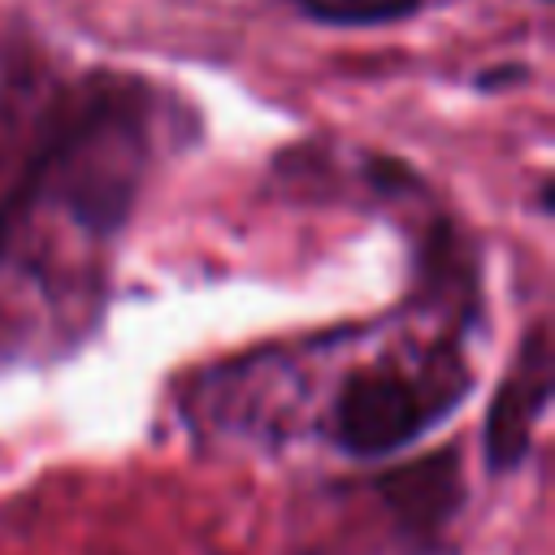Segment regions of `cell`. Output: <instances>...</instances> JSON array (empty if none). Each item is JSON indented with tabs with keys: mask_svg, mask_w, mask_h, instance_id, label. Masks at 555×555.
Segmentation results:
<instances>
[{
	"mask_svg": "<svg viewBox=\"0 0 555 555\" xmlns=\"http://www.w3.org/2000/svg\"><path fill=\"white\" fill-rule=\"evenodd\" d=\"M447 403H455L447 390H425L421 382L390 369H364L343 386L334 403V434L351 455L373 460L416 438L429 421L442 416Z\"/></svg>",
	"mask_w": 555,
	"mask_h": 555,
	"instance_id": "1",
	"label": "cell"
},
{
	"mask_svg": "<svg viewBox=\"0 0 555 555\" xmlns=\"http://www.w3.org/2000/svg\"><path fill=\"white\" fill-rule=\"evenodd\" d=\"M0 243H4V225H0Z\"/></svg>",
	"mask_w": 555,
	"mask_h": 555,
	"instance_id": "5",
	"label": "cell"
},
{
	"mask_svg": "<svg viewBox=\"0 0 555 555\" xmlns=\"http://www.w3.org/2000/svg\"><path fill=\"white\" fill-rule=\"evenodd\" d=\"M317 22H338V26H373V22H395L412 13L421 0H291Z\"/></svg>",
	"mask_w": 555,
	"mask_h": 555,
	"instance_id": "4",
	"label": "cell"
},
{
	"mask_svg": "<svg viewBox=\"0 0 555 555\" xmlns=\"http://www.w3.org/2000/svg\"><path fill=\"white\" fill-rule=\"evenodd\" d=\"M390 503L412 525H434L455 507V460L434 455L412 464V473H399L390 481Z\"/></svg>",
	"mask_w": 555,
	"mask_h": 555,
	"instance_id": "3",
	"label": "cell"
},
{
	"mask_svg": "<svg viewBox=\"0 0 555 555\" xmlns=\"http://www.w3.org/2000/svg\"><path fill=\"white\" fill-rule=\"evenodd\" d=\"M551 334L546 325H533L507 369V377L499 382L494 390V403H490V416H486V464L494 473H507L512 464L525 460L529 442H533V429L546 412V399H551Z\"/></svg>",
	"mask_w": 555,
	"mask_h": 555,
	"instance_id": "2",
	"label": "cell"
}]
</instances>
